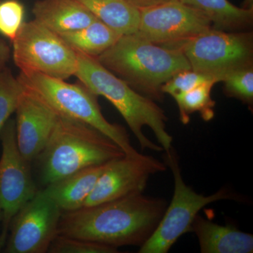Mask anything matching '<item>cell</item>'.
<instances>
[{
  "mask_svg": "<svg viewBox=\"0 0 253 253\" xmlns=\"http://www.w3.org/2000/svg\"><path fill=\"white\" fill-rule=\"evenodd\" d=\"M241 7L245 9H253V0H244Z\"/></svg>",
  "mask_w": 253,
  "mask_h": 253,
  "instance_id": "83f0119b",
  "label": "cell"
},
{
  "mask_svg": "<svg viewBox=\"0 0 253 253\" xmlns=\"http://www.w3.org/2000/svg\"><path fill=\"white\" fill-rule=\"evenodd\" d=\"M24 5L19 0L0 1V34L12 42L25 22Z\"/></svg>",
  "mask_w": 253,
  "mask_h": 253,
  "instance_id": "603a6c76",
  "label": "cell"
},
{
  "mask_svg": "<svg viewBox=\"0 0 253 253\" xmlns=\"http://www.w3.org/2000/svg\"><path fill=\"white\" fill-rule=\"evenodd\" d=\"M2 220V212H1V208H0V222Z\"/></svg>",
  "mask_w": 253,
  "mask_h": 253,
  "instance_id": "f546056e",
  "label": "cell"
},
{
  "mask_svg": "<svg viewBox=\"0 0 253 253\" xmlns=\"http://www.w3.org/2000/svg\"><path fill=\"white\" fill-rule=\"evenodd\" d=\"M6 238L4 237L2 235L0 234V252H1L3 249H4L5 246H6Z\"/></svg>",
  "mask_w": 253,
  "mask_h": 253,
  "instance_id": "f1b7e54d",
  "label": "cell"
},
{
  "mask_svg": "<svg viewBox=\"0 0 253 253\" xmlns=\"http://www.w3.org/2000/svg\"><path fill=\"white\" fill-rule=\"evenodd\" d=\"M215 84L214 82H208L184 94L174 96L183 124L189 123L190 116L194 113H199L203 119L207 122L212 119L215 102L211 97V91Z\"/></svg>",
  "mask_w": 253,
  "mask_h": 253,
  "instance_id": "ffe728a7",
  "label": "cell"
},
{
  "mask_svg": "<svg viewBox=\"0 0 253 253\" xmlns=\"http://www.w3.org/2000/svg\"><path fill=\"white\" fill-rule=\"evenodd\" d=\"M166 169V163L146 155L138 158L124 156L112 160L106 163L83 207L141 194L151 176Z\"/></svg>",
  "mask_w": 253,
  "mask_h": 253,
  "instance_id": "7c38bea8",
  "label": "cell"
},
{
  "mask_svg": "<svg viewBox=\"0 0 253 253\" xmlns=\"http://www.w3.org/2000/svg\"><path fill=\"white\" fill-rule=\"evenodd\" d=\"M165 161L174 176V194L156 230L141 246L139 253H167L181 236L191 232L194 219L202 208L216 201L241 199L239 195L226 188L210 196L196 193L183 179L177 156L172 148L169 153H166Z\"/></svg>",
  "mask_w": 253,
  "mask_h": 253,
  "instance_id": "8992f818",
  "label": "cell"
},
{
  "mask_svg": "<svg viewBox=\"0 0 253 253\" xmlns=\"http://www.w3.org/2000/svg\"><path fill=\"white\" fill-rule=\"evenodd\" d=\"M0 208L2 212L1 235L7 239L10 224L18 211L38 189L32 176L30 162L18 149L15 120L9 119L0 131Z\"/></svg>",
  "mask_w": 253,
  "mask_h": 253,
  "instance_id": "30bf717a",
  "label": "cell"
},
{
  "mask_svg": "<svg viewBox=\"0 0 253 253\" xmlns=\"http://www.w3.org/2000/svg\"><path fill=\"white\" fill-rule=\"evenodd\" d=\"M191 68L221 82L226 73L253 66L251 32H228L210 28L179 46Z\"/></svg>",
  "mask_w": 253,
  "mask_h": 253,
  "instance_id": "ba28073f",
  "label": "cell"
},
{
  "mask_svg": "<svg viewBox=\"0 0 253 253\" xmlns=\"http://www.w3.org/2000/svg\"><path fill=\"white\" fill-rule=\"evenodd\" d=\"M60 36L72 49L97 58L112 46L121 35L96 19L83 29Z\"/></svg>",
  "mask_w": 253,
  "mask_h": 253,
  "instance_id": "d6986e66",
  "label": "cell"
},
{
  "mask_svg": "<svg viewBox=\"0 0 253 253\" xmlns=\"http://www.w3.org/2000/svg\"><path fill=\"white\" fill-rule=\"evenodd\" d=\"M61 214V210L44 190H38L13 217L4 252L48 253L57 236Z\"/></svg>",
  "mask_w": 253,
  "mask_h": 253,
  "instance_id": "9c48e42d",
  "label": "cell"
},
{
  "mask_svg": "<svg viewBox=\"0 0 253 253\" xmlns=\"http://www.w3.org/2000/svg\"><path fill=\"white\" fill-rule=\"evenodd\" d=\"M48 253H118V249L93 241L57 234L53 240Z\"/></svg>",
  "mask_w": 253,
  "mask_h": 253,
  "instance_id": "cb8c5ba5",
  "label": "cell"
},
{
  "mask_svg": "<svg viewBox=\"0 0 253 253\" xmlns=\"http://www.w3.org/2000/svg\"><path fill=\"white\" fill-rule=\"evenodd\" d=\"M167 201L143 193L62 212L58 234L118 248L139 246L151 237Z\"/></svg>",
  "mask_w": 253,
  "mask_h": 253,
  "instance_id": "6da1fadb",
  "label": "cell"
},
{
  "mask_svg": "<svg viewBox=\"0 0 253 253\" xmlns=\"http://www.w3.org/2000/svg\"><path fill=\"white\" fill-rule=\"evenodd\" d=\"M11 48L4 40L0 39V70L6 67L11 58Z\"/></svg>",
  "mask_w": 253,
  "mask_h": 253,
  "instance_id": "4316f807",
  "label": "cell"
},
{
  "mask_svg": "<svg viewBox=\"0 0 253 253\" xmlns=\"http://www.w3.org/2000/svg\"><path fill=\"white\" fill-rule=\"evenodd\" d=\"M224 83L227 96L236 98L250 108L253 104V66L239 68L224 75L221 81Z\"/></svg>",
  "mask_w": 253,
  "mask_h": 253,
  "instance_id": "7402d4cb",
  "label": "cell"
},
{
  "mask_svg": "<svg viewBox=\"0 0 253 253\" xmlns=\"http://www.w3.org/2000/svg\"><path fill=\"white\" fill-rule=\"evenodd\" d=\"M23 86L9 68L0 70V131L16 111Z\"/></svg>",
  "mask_w": 253,
  "mask_h": 253,
  "instance_id": "44dd1931",
  "label": "cell"
},
{
  "mask_svg": "<svg viewBox=\"0 0 253 253\" xmlns=\"http://www.w3.org/2000/svg\"><path fill=\"white\" fill-rule=\"evenodd\" d=\"M32 12L34 20L59 36L79 31L98 19L75 0H37Z\"/></svg>",
  "mask_w": 253,
  "mask_h": 253,
  "instance_id": "5bb4252c",
  "label": "cell"
},
{
  "mask_svg": "<svg viewBox=\"0 0 253 253\" xmlns=\"http://www.w3.org/2000/svg\"><path fill=\"white\" fill-rule=\"evenodd\" d=\"M126 1L136 9L141 10L152 7L168 1H173V0H126Z\"/></svg>",
  "mask_w": 253,
  "mask_h": 253,
  "instance_id": "484cf974",
  "label": "cell"
},
{
  "mask_svg": "<svg viewBox=\"0 0 253 253\" xmlns=\"http://www.w3.org/2000/svg\"><path fill=\"white\" fill-rule=\"evenodd\" d=\"M203 13L212 22V28L228 32L245 31L252 26L253 9H245L229 0H179Z\"/></svg>",
  "mask_w": 253,
  "mask_h": 253,
  "instance_id": "e0dca14e",
  "label": "cell"
},
{
  "mask_svg": "<svg viewBox=\"0 0 253 253\" xmlns=\"http://www.w3.org/2000/svg\"><path fill=\"white\" fill-rule=\"evenodd\" d=\"M124 156L116 143L93 126L59 116L47 144L34 161L40 180L46 186Z\"/></svg>",
  "mask_w": 253,
  "mask_h": 253,
  "instance_id": "277c9868",
  "label": "cell"
},
{
  "mask_svg": "<svg viewBox=\"0 0 253 253\" xmlns=\"http://www.w3.org/2000/svg\"><path fill=\"white\" fill-rule=\"evenodd\" d=\"M106 163L84 168L51 183L43 190L62 212L80 209L94 189Z\"/></svg>",
  "mask_w": 253,
  "mask_h": 253,
  "instance_id": "2e32d148",
  "label": "cell"
},
{
  "mask_svg": "<svg viewBox=\"0 0 253 253\" xmlns=\"http://www.w3.org/2000/svg\"><path fill=\"white\" fill-rule=\"evenodd\" d=\"M191 232L199 240L202 253H252L253 236L233 225H220L198 214Z\"/></svg>",
  "mask_w": 253,
  "mask_h": 253,
  "instance_id": "9a60e30c",
  "label": "cell"
},
{
  "mask_svg": "<svg viewBox=\"0 0 253 253\" xmlns=\"http://www.w3.org/2000/svg\"><path fill=\"white\" fill-rule=\"evenodd\" d=\"M96 18L123 35L136 33L140 11L126 0H75Z\"/></svg>",
  "mask_w": 253,
  "mask_h": 253,
  "instance_id": "ac0fdd59",
  "label": "cell"
},
{
  "mask_svg": "<svg viewBox=\"0 0 253 253\" xmlns=\"http://www.w3.org/2000/svg\"><path fill=\"white\" fill-rule=\"evenodd\" d=\"M15 112L18 149L26 161L33 162L47 144L59 116L23 87Z\"/></svg>",
  "mask_w": 253,
  "mask_h": 253,
  "instance_id": "4fadbf2b",
  "label": "cell"
},
{
  "mask_svg": "<svg viewBox=\"0 0 253 253\" xmlns=\"http://www.w3.org/2000/svg\"><path fill=\"white\" fill-rule=\"evenodd\" d=\"M139 11L136 33L154 44L171 49H179L184 42L212 28L206 15L179 0Z\"/></svg>",
  "mask_w": 253,
  "mask_h": 253,
  "instance_id": "8fae6325",
  "label": "cell"
},
{
  "mask_svg": "<svg viewBox=\"0 0 253 253\" xmlns=\"http://www.w3.org/2000/svg\"><path fill=\"white\" fill-rule=\"evenodd\" d=\"M12 44L13 59L21 73H42L63 81L76 75V50L36 20L23 23Z\"/></svg>",
  "mask_w": 253,
  "mask_h": 253,
  "instance_id": "52a82bcc",
  "label": "cell"
},
{
  "mask_svg": "<svg viewBox=\"0 0 253 253\" xmlns=\"http://www.w3.org/2000/svg\"><path fill=\"white\" fill-rule=\"evenodd\" d=\"M134 90L150 99H163V84L179 71L191 69L180 50L154 44L138 33L123 35L96 58Z\"/></svg>",
  "mask_w": 253,
  "mask_h": 253,
  "instance_id": "3957f363",
  "label": "cell"
},
{
  "mask_svg": "<svg viewBox=\"0 0 253 253\" xmlns=\"http://www.w3.org/2000/svg\"><path fill=\"white\" fill-rule=\"evenodd\" d=\"M77 52L75 76L96 96H102L121 113L139 141L141 149L162 151L172 149L173 138L166 129V113L154 100L134 90L103 66L96 58Z\"/></svg>",
  "mask_w": 253,
  "mask_h": 253,
  "instance_id": "7a4b0ae2",
  "label": "cell"
},
{
  "mask_svg": "<svg viewBox=\"0 0 253 253\" xmlns=\"http://www.w3.org/2000/svg\"><path fill=\"white\" fill-rule=\"evenodd\" d=\"M21 85L44 103L58 116L89 125L107 136L129 157L141 154L131 145L123 126L109 122L101 112L96 94L80 83L71 84L59 78L38 73H20Z\"/></svg>",
  "mask_w": 253,
  "mask_h": 253,
  "instance_id": "5b68a950",
  "label": "cell"
},
{
  "mask_svg": "<svg viewBox=\"0 0 253 253\" xmlns=\"http://www.w3.org/2000/svg\"><path fill=\"white\" fill-rule=\"evenodd\" d=\"M219 83L215 78L210 75L198 72L192 69L184 70L174 74L170 79L163 84V94L174 96L184 94L196 86L208 82Z\"/></svg>",
  "mask_w": 253,
  "mask_h": 253,
  "instance_id": "d4e9b609",
  "label": "cell"
}]
</instances>
